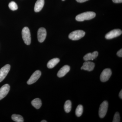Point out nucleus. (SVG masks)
Instances as JSON below:
<instances>
[{"label":"nucleus","instance_id":"nucleus-26","mask_svg":"<svg viewBox=\"0 0 122 122\" xmlns=\"http://www.w3.org/2000/svg\"><path fill=\"white\" fill-rule=\"evenodd\" d=\"M41 122H47V121H46V120H42L41 121Z\"/></svg>","mask_w":122,"mask_h":122},{"label":"nucleus","instance_id":"nucleus-24","mask_svg":"<svg viewBox=\"0 0 122 122\" xmlns=\"http://www.w3.org/2000/svg\"><path fill=\"white\" fill-rule=\"evenodd\" d=\"M88 0H76L77 2H80V3H82V2H85Z\"/></svg>","mask_w":122,"mask_h":122},{"label":"nucleus","instance_id":"nucleus-23","mask_svg":"<svg viewBox=\"0 0 122 122\" xmlns=\"http://www.w3.org/2000/svg\"><path fill=\"white\" fill-rule=\"evenodd\" d=\"M113 2L115 3H122V0H112Z\"/></svg>","mask_w":122,"mask_h":122},{"label":"nucleus","instance_id":"nucleus-2","mask_svg":"<svg viewBox=\"0 0 122 122\" xmlns=\"http://www.w3.org/2000/svg\"><path fill=\"white\" fill-rule=\"evenodd\" d=\"M85 34V32L83 30H75L70 34L69 37L70 39L73 41H77L83 37Z\"/></svg>","mask_w":122,"mask_h":122},{"label":"nucleus","instance_id":"nucleus-7","mask_svg":"<svg viewBox=\"0 0 122 122\" xmlns=\"http://www.w3.org/2000/svg\"><path fill=\"white\" fill-rule=\"evenodd\" d=\"M122 33L121 30L119 29L113 30L107 33L105 36V38L107 39H113L120 36L122 34Z\"/></svg>","mask_w":122,"mask_h":122},{"label":"nucleus","instance_id":"nucleus-10","mask_svg":"<svg viewBox=\"0 0 122 122\" xmlns=\"http://www.w3.org/2000/svg\"><path fill=\"white\" fill-rule=\"evenodd\" d=\"M10 90V86L8 84L3 85L0 88V100L5 97L8 93Z\"/></svg>","mask_w":122,"mask_h":122},{"label":"nucleus","instance_id":"nucleus-15","mask_svg":"<svg viewBox=\"0 0 122 122\" xmlns=\"http://www.w3.org/2000/svg\"><path fill=\"white\" fill-rule=\"evenodd\" d=\"M60 61V59L58 58H54L51 59L47 63V67L49 69H52L54 68Z\"/></svg>","mask_w":122,"mask_h":122},{"label":"nucleus","instance_id":"nucleus-20","mask_svg":"<svg viewBox=\"0 0 122 122\" xmlns=\"http://www.w3.org/2000/svg\"><path fill=\"white\" fill-rule=\"evenodd\" d=\"M9 8L12 11H15L18 9L17 5L14 1H11L10 2L9 4Z\"/></svg>","mask_w":122,"mask_h":122},{"label":"nucleus","instance_id":"nucleus-8","mask_svg":"<svg viewBox=\"0 0 122 122\" xmlns=\"http://www.w3.org/2000/svg\"><path fill=\"white\" fill-rule=\"evenodd\" d=\"M41 72L40 71L37 70L35 71L27 81V84L30 85L35 83L39 79L41 75Z\"/></svg>","mask_w":122,"mask_h":122},{"label":"nucleus","instance_id":"nucleus-16","mask_svg":"<svg viewBox=\"0 0 122 122\" xmlns=\"http://www.w3.org/2000/svg\"><path fill=\"white\" fill-rule=\"evenodd\" d=\"M31 104L36 109H40L42 105L41 100L39 98H35L32 101Z\"/></svg>","mask_w":122,"mask_h":122},{"label":"nucleus","instance_id":"nucleus-19","mask_svg":"<svg viewBox=\"0 0 122 122\" xmlns=\"http://www.w3.org/2000/svg\"><path fill=\"white\" fill-rule=\"evenodd\" d=\"M83 112V107L82 105H79L75 111V114L77 117H79L82 115Z\"/></svg>","mask_w":122,"mask_h":122},{"label":"nucleus","instance_id":"nucleus-14","mask_svg":"<svg viewBox=\"0 0 122 122\" xmlns=\"http://www.w3.org/2000/svg\"><path fill=\"white\" fill-rule=\"evenodd\" d=\"M44 0H38L35 3L34 7L35 12H40L44 7Z\"/></svg>","mask_w":122,"mask_h":122},{"label":"nucleus","instance_id":"nucleus-9","mask_svg":"<svg viewBox=\"0 0 122 122\" xmlns=\"http://www.w3.org/2000/svg\"><path fill=\"white\" fill-rule=\"evenodd\" d=\"M46 36V31L44 28H41L39 29L37 32V38L38 41L40 42H43L45 40Z\"/></svg>","mask_w":122,"mask_h":122},{"label":"nucleus","instance_id":"nucleus-17","mask_svg":"<svg viewBox=\"0 0 122 122\" xmlns=\"http://www.w3.org/2000/svg\"><path fill=\"white\" fill-rule=\"evenodd\" d=\"M64 107L65 111L66 113H69L72 109V103L71 101L69 100L66 101Z\"/></svg>","mask_w":122,"mask_h":122},{"label":"nucleus","instance_id":"nucleus-1","mask_svg":"<svg viewBox=\"0 0 122 122\" xmlns=\"http://www.w3.org/2000/svg\"><path fill=\"white\" fill-rule=\"evenodd\" d=\"M96 14L93 12H86L78 14L76 17V20L78 21L93 19L96 16Z\"/></svg>","mask_w":122,"mask_h":122},{"label":"nucleus","instance_id":"nucleus-18","mask_svg":"<svg viewBox=\"0 0 122 122\" xmlns=\"http://www.w3.org/2000/svg\"><path fill=\"white\" fill-rule=\"evenodd\" d=\"M12 119L14 122H23L24 119L20 115L14 114L12 116Z\"/></svg>","mask_w":122,"mask_h":122},{"label":"nucleus","instance_id":"nucleus-25","mask_svg":"<svg viewBox=\"0 0 122 122\" xmlns=\"http://www.w3.org/2000/svg\"><path fill=\"white\" fill-rule=\"evenodd\" d=\"M119 97H120V98H121V99H122V90H121L120 91V93H119Z\"/></svg>","mask_w":122,"mask_h":122},{"label":"nucleus","instance_id":"nucleus-21","mask_svg":"<svg viewBox=\"0 0 122 122\" xmlns=\"http://www.w3.org/2000/svg\"><path fill=\"white\" fill-rule=\"evenodd\" d=\"M120 122V117L118 112H116L114 116L113 122Z\"/></svg>","mask_w":122,"mask_h":122},{"label":"nucleus","instance_id":"nucleus-6","mask_svg":"<svg viewBox=\"0 0 122 122\" xmlns=\"http://www.w3.org/2000/svg\"><path fill=\"white\" fill-rule=\"evenodd\" d=\"M10 65L7 64L0 69V82L2 81L7 76L10 70Z\"/></svg>","mask_w":122,"mask_h":122},{"label":"nucleus","instance_id":"nucleus-12","mask_svg":"<svg viewBox=\"0 0 122 122\" xmlns=\"http://www.w3.org/2000/svg\"><path fill=\"white\" fill-rule=\"evenodd\" d=\"M70 68L69 66L65 65L61 68L58 72L57 75L59 77H62L69 72Z\"/></svg>","mask_w":122,"mask_h":122},{"label":"nucleus","instance_id":"nucleus-3","mask_svg":"<svg viewBox=\"0 0 122 122\" xmlns=\"http://www.w3.org/2000/svg\"><path fill=\"white\" fill-rule=\"evenodd\" d=\"M22 39L25 44L26 45H30L31 43V36L30 30L28 28L24 27L22 31Z\"/></svg>","mask_w":122,"mask_h":122},{"label":"nucleus","instance_id":"nucleus-11","mask_svg":"<svg viewBox=\"0 0 122 122\" xmlns=\"http://www.w3.org/2000/svg\"><path fill=\"white\" fill-rule=\"evenodd\" d=\"M95 63L92 62L87 61L83 63V66L81 67V70H84L87 71H92L95 67Z\"/></svg>","mask_w":122,"mask_h":122},{"label":"nucleus","instance_id":"nucleus-5","mask_svg":"<svg viewBox=\"0 0 122 122\" xmlns=\"http://www.w3.org/2000/svg\"><path fill=\"white\" fill-rule=\"evenodd\" d=\"M112 74V72L110 69H105L100 75V81L102 82H105L108 81L111 76Z\"/></svg>","mask_w":122,"mask_h":122},{"label":"nucleus","instance_id":"nucleus-13","mask_svg":"<svg viewBox=\"0 0 122 122\" xmlns=\"http://www.w3.org/2000/svg\"><path fill=\"white\" fill-rule=\"evenodd\" d=\"M98 55V53L97 51H94L92 53H88L83 57V59L85 61H93L97 57Z\"/></svg>","mask_w":122,"mask_h":122},{"label":"nucleus","instance_id":"nucleus-22","mask_svg":"<svg viewBox=\"0 0 122 122\" xmlns=\"http://www.w3.org/2000/svg\"><path fill=\"white\" fill-rule=\"evenodd\" d=\"M117 55L119 57H122V49H121L118 51L117 53Z\"/></svg>","mask_w":122,"mask_h":122},{"label":"nucleus","instance_id":"nucleus-27","mask_svg":"<svg viewBox=\"0 0 122 122\" xmlns=\"http://www.w3.org/2000/svg\"><path fill=\"white\" fill-rule=\"evenodd\" d=\"M62 1H64L65 0H62Z\"/></svg>","mask_w":122,"mask_h":122},{"label":"nucleus","instance_id":"nucleus-4","mask_svg":"<svg viewBox=\"0 0 122 122\" xmlns=\"http://www.w3.org/2000/svg\"><path fill=\"white\" fill-rule=\"evenodd\" d=\"M108 103L106 101H105L100 105L99 110V115L100 118L105 117L107 112Z\"/></svg>","mask_w":122,"mask_h":122}]
</instances>
